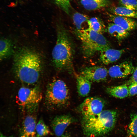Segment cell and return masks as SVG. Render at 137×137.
I'll use <instances>...</instances> for the list:
<instances>
[{
    "label": "cell",
    "mask_w": 137,
    "mask_h": 137,
    "mask_svg": "<svg viewBox=\"0 0 137 137\" xmlns=\"http://www.w3.org/2000/svg\"><path fill=\"white\" fill-rule=\"evenodd\" d=\"M13 68L15 74L20 81L28 84H34L40 76L42 68L41 59L35 51L23 48L15 54Z\"/></svg>",
    "instance_id": "cell-1"
},
{
    "label": "cell",
    "mask_w": 137,
    "mask_h": 137,
    "mask_svg": "<svg viewBox=\"0 0 137 137\" xmlns=\"http://www.w3.org/2000/svg\"><path fill=\"white\" fill-rule=\"evenodd\" d=\"M56 44L52 52L55 67L59 70L72 68L74 54L73 44L67 30L61 23L57 25Z\"/></svg>",
    "instance_id": "cell-2"
},
{
    "label": "cell",
    "mask_w": 137,
    "mask_h": 137,
    "mask_svg": "<svg viewBox=\"0 0 137 137\" xmlns=\"http://www.w3.org/2000/svg\"><path fill=\"white\" fill-rule=\"evenodd\" d=\"M117 116L116 110H105L93 116L82 118L81 125L84 134L88 137L106 135L114 127Z\"/></svg>",
    "instance_id": "cell-3"
},
{
    "label": "cell",
    "mask_w": 137,
    "mask_h": 137,
    "mask_svg": "<svg viewBox=\"0 0 137 137\" xmlns=\"http://www.w3.org/2000/svg\"><path fill=\"white\" fill-rule=\"evenodd\" d=\"M75 33L81 42V49L84 56L90 57L97 52L110 48L109 42L102 34L87 28L75 30Z\"/></svg>",
    "instance_id": "cell-4"
},
{
    "label": "cell",
    "mask_w": 137,
    "mask_h": 137,
    "mask_svg": "<svg viewBox=\"0 0 137 137\" xmlns=\"http://www.w3.org/2000/svg\"><path fill=\"white\" fill-rule=\"evenodd\" d=\"M70 94L67 85L63 80L55 79L48 85L45 101L48 109L56 110L63 109L69 105Z\"/></svg>",
    "instance_id": "cell-5"
},
{
    "label": "cell",
    "mask_w": 137,
    "mask_h": 137,
    "mask_svg": "<svg viewBox=\"0 0 137 137\" xmlns=\"http://www.w3.org/2000/svg\"><path fill=\"white\" fill-rule=\"evenodd\" d=\"M42 98V93L37 87H23L20 89L18 93L19 104L28 113H35L37 111L38 105Z\"/></svg>",
    "instance_id": "cell-6"
},
{
    "label": "cell",
    "mask_w": 137,
    "mask_h": 137,
    "mask_svg": "<svg viewBox=\"0 0 137 137\" xmlns=\"http://www.w3.org/2000/svg\"><path fill=\"white\" fill-rule=\"evenodd\" d=\"M105 105L104 100L100 97H91L86 99L79 107L82 118L95 116L100 113Z\"/></svg>",
    "instance_id": "cell-7"
},
{
    "label": "cell",
    "mask_w": 137,
    "mask_h": 137,
    "mask_svg": "<svg viewBox=\"0 0 137 137\" xmlns=\"http://www.w3.org/2000/svg\"><path fill=\"white\" fill-rule=\"evenodd\" d=\"M76 121L69 114L62 115L55 117L51 123V126L55 135L60 137L63 134L66 129Z\"/></svg>",
    "instance_id": "cell-8"
},
{
    "label": "cell",
    "mask_w": 137,
    "mask_h": 137,
    "mask_svg": "<svg viewBox=\"0 0 137 137\" xmlns=\"http://www.w3.org/2000/svg\"><path fill=\"white\" fill-rule=\"evenodd\" d=\"M108 74V70L106 68L96 66L85 67L80 73L91 82H96L105 80Z\"/></svg>",
    "instance_id": "cell-9"
},
{
    "label": "cell",
    "mask_w": 137,
    "mask_h": 137,
    "mask_svg": "<svg viewBox=\"0 0 137 137\" xmlns=\"http://www.w3.org/2000/svg\"><path fill=\"white\" fill-rule=\"evenodd\" d=\"M134 68L131 62L126 61L110 67L108 70V74L113 78H124L132 74Z\"/></svg>",
    "instance_id": "cell-10"
},
{
    "label": "cell",
    "mask_w": 137,
    "mask_h": 137,
    "mask_svg": "<svg viewBox=\"0 0 137 137\" xmlns=\"http://www.w3.org/2000/svg\"><path fill=\"white\" fill-rule=\"evenodd\" d=\"M28 113L22 122L20 131V137H36V117L34 113Z\"/></svg>",
    "instance_id": "cell-11"
},
{
    "label": "cell",
    "mask_w": 137,
    "mask_h": 137,
    "mask_svg": "<svg viewBox=\"0 0 137 137\" xmlns=\"http://www.w3.org/2000/svg\"><path fill=\"white\" fill-rule=\"evenodd\" d=\"M109 20L115 24L130 32L137 28V22L131 18L112 14L108 15Z\"/></svg>",
    "instance_id": "cell-12"
},
{
    "label": "cell",
    "mask_w": 137,
    "mask_h": 137,
    "mask_svg": "<svg viewBox=\"0 0 137 137\" xmlns=\"http://www.w3.org/2000/svg\"><path fill=\"white\" fill-rule=\"evenodd\" d=\"M124 49H116L111 48L100 52L99 59L105 65H108L118 60L125 52Z\"/></svg>",
    "instance_id": "cell-13"
},
{
    "label": "cell",
    "mask_w": 137,
    "mask_h": 137,
    "mask_svg": "<svg viewBox=\"0 0 137 137\" xmlns=\"http://www.w3.org/2000/svg\"><path fill=\"white\" fill-rule=\"evenodd\" d=\"M91 82L85 77L80 75L76 77L77 87L79 94L82 97L87 96L89 94Z\"/></svg>",
    "instance_id": "cell-14"
},
{
    "label": "cell",
    "mask_w": 137,
    "mask_h": 137,
    "mask_svg": "<svg viewBox=\"0 0 137 137\" xmlns=\"http://www.w3.org/2000/svg\"><path fill=\"white\" fill-rule=\"evenodd\" d=\"M107 30L109 33L120 41L127 38L129 35V32L119 26L113 23L108 24Z\"/></svg>",
    "instance_id": "cell-15"
},
{
    "label": "cell",
    "mask_w": 137,
    "mask_h": 137,
    "mask_svg": "<svg viewBox=\"0 0 137 137\" xmlns=\"http://www.w3.org/2000/svg\"><path fill=\"white\" fill-rule=\"evenodd\" d=\"M106 92L115 97L122 99L129 96L128 87L126 84L107 87Z\"/></svg>",
    "instance_id": "cell-16"
},
{
    "label": "cell",
    "mask_w": 137,
    "mask_h": 137,
    "mask_svg": "<svg viewBox=\"0 0 137 137\" xmlns=\"http://www.w3.org/2000/svg\"><path fill=\"white\" fill-rule=\"evenodd\" d=\"M13 45L10 39L2 38L0 41V59L1 60L7 58L13 54Z\"/></svg>",
    "instance_id": "cell-17"
},
{
    "label": "cell",
    "mask_w": 137,
    "mask_h": 137,
    "mask_svg": "<svg viewBox=\"0 0 137 137\" xmlns=\"http://www.w3.org/2000/svg\"><path fill=\"white\" fill-rule=\"evenodd\" d=\"M84 8L89 10H96L107 7L109 2L107 0H80Z\"/></svg>",
    "instance_id": "cell-18"
},
{
    "label": "cell",
    "mask_w": 137,
    "mask_h": 137,
    "mask_svg": "<svg viewBox=\"0 0 137 137\" xmlns=\"http://www.w3.org/2000/svg\"><path fill=\"white\" fill-rule=\"evenodd\" d=\"M109 11L112 14L129 18L137 19V11L130 9L124 7H112Z\"/></svg>",
    "instance_id": "cell-19"
},
{
    "label": "cell",
    "mask_w": 137,
    "mask_h": 137,
    "mask_svg": "<svg viewBox=\"0 0 137 137\" xmlns=\"http://www.w3.org/2000/svg\"><path fill=\"white\" fill-rule=\"evenodd\" d=\"M87 25L88 28L99 33L102 34L106 31L103 22L98 18L93 17L89 19Z\"/></svg>",
    "instance_id": "cell-20"
},
{
    "label": "cell",
    "mask_w": 137,
    "mask_h": 137,
    "mask_svg": "<svg viewBox=\"0 0 137 137\" xmlns=\"http://www.w3.org/2000/svg\"><path fill=\"white\" fill-rule=\"evenodd\" d=\"M73 23L77 30L83 29V25L85 23H87L89 19L88 16L85 14L76 12L73 15Z\"/></svg>",
    "instance_id": "cell-21"
},
{
    "label": "cell",
    "mask_w": 137,
    "mask_h": 137,
    "mask_svg": "<svg viewBox=\"0 0 137 137\" xmlns=\"http://www.w3.org/2000/svg\"><path fill=\"white\" fill-rule=\"evenodd\" d=\"M36 137H43L49 134L50 131L42 119H40L36 127Z\"/></svg>",
    "instance_id": "cell-22"
},
{
    "label": "cell",
    "mask_w": 137,
    "mask_h": 137,
    "mask_svg": "<svg viewBox=\"0 0 137 137\" xmlns=\"http://www.w3.org/2000/svg\"><path fill=\"white\" fill-rule=\"evenodd\" d=\"M130 118L127 129L128 136L129 137H137V115L136 114H131Z\"/></svg>",
    "instance_id": "cell-23"
},
{
    "label": "cell",
    "mask_w": 137,
    "mask_h": 137,
    "mask_svg": "<svg viewBox=\"0 0 137 137\" xmlns=\"http://www.w3.org/2000/svg\"><path fill=\"white\" fill-rule=\"evenodd\" d=\"M59 8L67 14L70 13L72 0H53Z\"/></svg>",
    "instance_id": "cell-24"
},
{
    "label": "cell",
    "mask_w": 137,
    "mask_h": 137,
    "mask_svg": "<svg viewBox=\"0 0 137 137\" xmlns=\"http://www.w3.org/2000/svg\"><path fill=\"white\" fill-rule=\"evenodd\" d=\"M119 3L123 7L137 11L136 0H120Z\"/></svg>",
    "instance_id": "cell-25"
},
{
    "label": "cell",
    "mask_w": 137,
    "mask_h": 137,
    "mask_svg": "<svg viewBox=\"0 0 137 137\" xmlns=\"http://www.w3.org/2000/svg\"><path fill=\"white\" fill-rule=\"evenodd\" d=\"M129 96H132L137 94V83H131L128 87Z\"/></svg>",
    "instance_id": "cell-26"
},
{
    "label": "cell",
    "mask_w": 137,
    "mask_h": 137,
    "mask_svg": "<svg viewBox=\"0 0 137 137\" xmlns=\"http://www.w3.org/2000/svg\"><path fill=\"white\" fill-rule=\"evenodd\" d=\"M128 82L129 84L131 83H137V65L134 67L132 75Z\"/></svg>",
    "instance_id": "cell-27"
},
{
    "label": "cell",
    "mask_w": 137,
    "mask_h": 137,
    "mask_svg": "<svg viewBox=\"0 0 137 137\" xmlns=\"http://www.w3.org/2000/svg\"><path fill=\"white\" fill-rule=\"evenodd\" d=\"M0 137H14L12 136H7L4 135L2 133H0Z\"/></svg>",
    "instance_id": "cell-28"
},
{
    "label": "cell",
    "mask_w": 137,
    "mask_h": 137,
    "mask_svg": "<svg viewBox=\"0 0 137 137\" xmlns=\"http://www.w3.org/2000/svg\"><path fill=\"white\" fill-rule=\"evenodd\" d=\"M60 137H71L70 136L67 134H63Z\"/></svg>",
    "instance_id": "cell-29"
},
{
    "label": "cell",
    "mask_w": 137,
    "mask_h": 137,
    "mask_svg": "<svg viewBox=\"0 0 137 137\" xmlns=\"http://www.w3.org/2000/svg\"><path fill=\"white\" fill-rule=\"evenodd\" d=\"M136 115H137V112H136Z\"/></svg>",
    "instance_id": "cell-30"
}]
</instances>
